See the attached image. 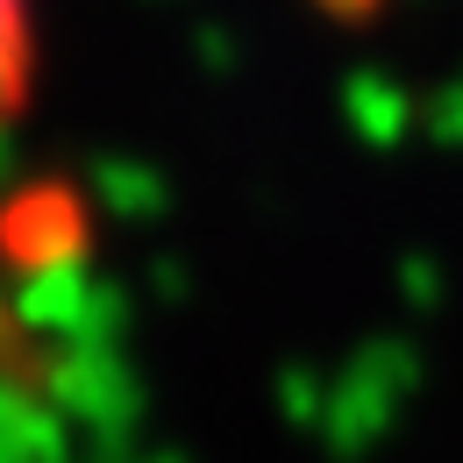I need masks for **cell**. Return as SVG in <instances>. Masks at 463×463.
I'll return each instance as SVG.
<instances>
[{"mask_svg":"<svg viewBox=\"0 0 463 463\" xmlns=\"http://www.w3.org/2000/svg\"><path fill=\"white\" fill-rule=\"evenodd\" d=\"M29 108H36V22H29V0H0V242H7V214L22 200Z\"/></svg>","mask_w":463,"mask_h":463,"instance_id":"cell-1","label":"cell"}]
</instances>
